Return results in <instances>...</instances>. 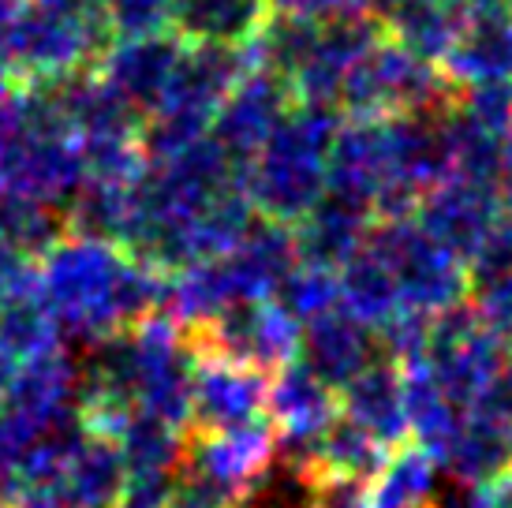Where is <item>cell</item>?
I'll list each match as a JSON object with an SVG mask.
<instances>
[{"mask_svg": "<svg viewBox=\"0 0 512 508\" xmlns=\"http://www.w3.org/2000/svg\"><path fill=\"white\" fill-rule=\"evenodd\" d=\"M34 273L60 333L83 344L131 329L139 318L161 311L165 273L143 266L120 243L101 236L68 228L34 262Z\"/></svg>", "mask_w": 512, "mask_h": 508, "instance_id": "cell-1", "label": "cell"}, {"mask_svg": "<svg viewBox=\"0 0 512 508\" xmlns=\"http://www.w3.org/2000/svg\"><path fill=\"white\" fill-rule=\"evenodd\" d=\"M337 109L292 101L266 142L243 161V191L258 217L296 225L322 198L329 180V146Z\"/></svg>", "mask_w": 512, "mask_h": 508, "instance_id": "cell-2", "label": "cell"}, {"mask_svg": "<svg viewBox=\"0 0 512 508\" xmlns=\"http://www.w3.org/2000/svg\"><path fill=\"white\" fill-rule=\"evenodd\" d=\"M113 42L98 0H19L4 49L19 83H60L86 71Z\"/></svg>", "mask_w": 512, "mask_h": 508, "instance_id": "cell-3", "label": "cell"}, {"mask_svg": "<svg viewBox=\"0 0 512 508\" xmlns=\"http://www.w3.org/2000/svg\"><path fill=\"white\" fill-rule=\"evenodd\" d=\"M247 68V45H184V57L176 64L165 98L143 120L139 142L146 161H165L187 150L191 142L206 139L217 105Z\"/></svg>", "mask_w": 512, "mask_h": 508, "instance_id": "cell-4", "label": "cell"}, {"mask_svg": "<svg viewBox=\"0 0 512 508\" xmlns=\"http://www.w3.org/2000/svg\"><path fill=\"white\" fill-rule=\"evenodd\" d=\"M453 86L434 60L415 57L397 38H378L348 68L337 94V109L348 116L434 113L453 101Z\"/></svg>", "mask_w": 512, "mask_h": 508, "instance_id": "cell-5", "label": "cell"}, {"mask_svg": "<svg viewBox=\"0 0 512 508\" xmlns=\"http://www.w3.org/2000/svg\"><path fill=\"white\" fill-rule=\"evenodd\" d=\"M367 243L382 254L385 266L393 269L404 311H419L434 318V314L464 303V296H468L464 262L430 240L427 232L415 225V217L374 221Z\"/></svg>", "mask_w": 512, "mask_h": 508, "instance_id": "cell-6", "label": "cell"}, {"mask_svg": "<svg viewBox=\"0 0 512 508\" xmlns=\"http://www.w3.org/2000/svg\"><path fill=\"white\" fill-rule=\"evenodd\" d=\"M128 348L135 408L154 411L161 419L191 430V363H195L191 333L172 322L165 311H154L128 329Z\"/></svg>", "mask_w": 512, "mask_h": 508, "instance_id": "cell-7", "label": "cell"}, {"mask_svg": "<svg viewBox=\"0 0 512 508\" xmlns=\"http://www.w3.org/2000/svg\"><path fill=\"white\" fill-rule=\"evenodd\" d=\"M415 359L423 363L445 400L468 411L483 400L486 385L505 363V344L494 333H486L471 307L456 303L430 318L427 348Z\"/></svg>", "mask_w": 512, "mask_h": 508, "instance_id": "cell-8", "label": "cell"}, {"mask_svg": "<svg viewBox=\"0 0 512 508\" xmlns=\"http://www.w3.org/2000/svg\"><path fill=\"white\" fill-rule=\"evenodd\" d=\"M191 340L195 348L236 359L262 374H273L277 367L299 359V322L281 307L277 296L232 303L210 325L195 329Z\"/></svg>", "mask_w": 512, "mask_h": 508, "instance_id": "cell-9", "label": "cell"}, {"mask_svg": "<svg viewBox=\"0 0 512 508\" xmlns=\"http://www.w3.org/2000/svg\"><path fill=\"white\" fill-rule=\"evenodd\" d=\"M341 415L337 389L314 374L303 359L277 367L266 381V419L277 430V460L307 471L311 445Z\"/></svg>", "mask_w": 512, "mask_h": 508, "instance_id": "cell-10", "label": "cell"}, {"mask_svg": "<svg viewBox=\"0 0 512 508\" xmlns=\"http://www.w3.org/2000/svg\"><path fill=\"white\" fill-rule=\"evenodd\" d=\"M505 206L509 202H505V195H501L498 187L468 180V176H456V172H445L441 180H434L419 195L412 217L415 225L423 228L438 247L456 254L460 262H468L475 243L483 240V232L494 225V217Z\"/></svg>", "mask_w": 512, "mask_h": 508, "instance_id": "cell-11", "label": "cell"}, {"mask_svg": "<svg viewBox=\"0 0 512 508\" xmlns=\"http://www.w3.org/2000/svg\"><path fill=\"white\" fill-rule=\"evenodd\" d=\"M195 344V340H191ZM266 381L255 367L195 348L191 363V430H228L266 415Z\"/></svg>", "mask_w": 512, "mask_h": 508, "instance_id": "cell-12", "label": "cell"}, {"mask_svg": "<svg viewBox=\"0 0 512 508\" xmlns=\"http://www.w3.org/2000/svg\"><path fill=\"white\" fill-rule=\"evenodd\" d=\"M184 45V38H176L172 30L139 34V38H113L94 60L98 79L146 120L157 109V101L165 98L172 75H176V64L184 57Z\"/></svg>", "mask_w": 512, "mask_h": 508, "instance_id": "cell-13", "label": "cell"}, {"mask_svg": "<svg viewBox=\"0 0 512 508\" xmlns=\"http://www.w3.org/2000/svg\"><path fill=\"white\" fill-rule=\"evenodd\" d=\"M382 38V23L367 12L356 15H337L314 27L311 49L299 60V68L292 71V98L311 101V105H329L337 109V94L348 68L356 64L370 45Z\"/></svg>", "mask_w": 512, "mask_h": 508, "instance_id": "cell-14", "label": "cell"}, {"mask_svg": "<svg viewBox=\"0 0 512 508\" xmlns=\"http://www.w3.org/2000/svg\"><path fill=\"white\" fill-rule=\"evenodd\" d=\"M292 101H296L292 98V86H288L281 75H273V71L251 64V68L232 83L225 101L217 105L214 124H210V139H214L228 157H236L243 165V161L266 142V135H270L273 127H277V120L288 113Z\"/></svg>", "mask_w": 512, "mask_h": 508, "instance_id": "cell-15", "label": "cell"}, {"mask_svg": "<svg viewBox=\"0 0 512 508\" xmlns=\"http://www.w3.org/2000/svg\"><path fill=\"white\" fill-rule=\"evenodd\" d=\"M184 464L240 497L251 482L262 479L277 464V430L262 419L228 426V430H191Z\"/></svg>", "mask_w": 512, "mask_h": 508, "instance_id": "cell-16", "label": "cell"}, {"mask_svg": "<svg viewBox=\"0 0 512 508\" xmlns=\"http://www.w3.org/2000/svg\"><path fill=\"white\" fill-rule=\"evenodd\" d=\"M75 389H79V367L64 355V348L34 355L15 370L0 415H8L30 434H49L60 423L75 419Z\"/></svg>", "mask_w": 512, "mask_h": 508, "instance_id": "cell-17", "label": "cell"}, {"mask_svg": "<svg viewBox=\"0 0 512 508\" xmlns=\"http://www.w3.org/2000/svg\"><path fill=\"white\" fill-rule=\"evenodd\" d=\"M453 90L483 83H512V4L464 15L453 45L438 60Z\"/></svg>", "mask_w": 512, "mask_h": 508, "instance_id": "cell-18", "label": "cell"}, {"mask_svg": "<svg viewBox=\"0 0 512 508\" xmlns=\"http://www.w3.org/2000/svg\"><path fill=\"white\" fill-rule=\"evenodd\" d=\"M217 258H221V269H225L228 284H232L236 303L240 299L277 296L288 269L299 262L292 225H281V221H270V217H255V225Z\"/></svg>", "mask_w": 512, "mask_h": 508, "instance_id": "cell-19", "label": "cell"}, {"mask_svg": "<svg viewBox=\"0 0 512 508\" xmlns=\"http://www.w3.org/2000/svg\"><path fill=\"white\" fill-rule=\"evenodd\" d=\"M341 415L359 423L382 445H400L408 438V415H404V370L389 355H374L367 367L352 374L341 389Z\"/></svg>", "mask_w": 512, "mask_h": 508, "instance_id": "cell-20", "label": "cell"}, {"mask_svg": "<svg viewBox=\"0 0 512 508\" xmlns=\"http://www.w3.org/2000/svg\"><path fill=\"white\" fill-rule=\"evenodd\" d=\"M374 355H378L374 333L344 311L341 303L299 325V359L333 389H341L344 381L359 374Z\"/></svg>", "mask_w": 512, "mask_h": 508, "instance_id": "cell-21", "label": "cell"}, {"mask_svg": "<svg viewBox=\"0 0 512 508\" xmlns=\"http://www.w3.org/2000/svg\"><path fill=\"white\" fill-rule=\"evenodd\" d=\"M128 482V464L113 438L79 430L60 467V505L64 508H116Z\"/></svg>", "mask_w": 512, "mask_h": 508, "instance_id": "cell-22", "label": "cell"}, {"mask_svg": "<svg viewBox=\"0 0 512 508\" xmlns=\"http://www.w3.org/2000/svg\"><path fill=\"white\" fill-rule=\"evenodd\" d=\"M370 225H374V217H370L367 206H359V202L326 187L322 198L292 225L296 254L303 262H318V266L337 269L359 243L367 240Z\"/></svg>", "mask_w": 512, "mask_h": 508, "instance_id": "cell-23", "label": "cell"}, {"mask_svg": "<svg viewBox=\"0 0 512 508\" xmlns=\"http://www.w3.org/2000/svg\"><path fill=\"white\" fill-rule=\"evenodd\" d=\"M270 0H169V30L187 45H247Z\"/></svg>", "mask_w": 512, "mask_h": 508, "instance_id": "cell-24", "label": "cell"}, {"mask_svg": "<svg viewBox=\"0 0 512 508\" xmlns=\"http://www.w3.org/2000/svg\"><path fill=\"white\" fill-rule=\"evenodd\" d=\"M337 288H341V307L367 325L370 333L382 329L397 311H404L393 269L385 266V258L367 240L337 266Z\"/></svg>", "mask_w": 512, "mask_h": 508, "instance_id": "cell-25", "label": "cell"}, {"mask_svg": "<svg viewBox=\"0 0 512 508\" xmlns=\"http://www.w3.org/2000/svg\"><path fill=\"white\" fill-rule=\"evenodd\" d=\"M441 467L419 445H393L385 452L382 467L370 475L367 494L370 508H434L438 505Z\"/></svg>", "mask_w": 512, "mask_h": 508, "instance_id": "cell-26", "label": "cell"}, {"mask_svg": "<svg viewBox=\"0 0 512 508\" xmlns=\"http://www.w3.org/2000/svg\"><path fill=\"white\" fill-rule=\"evenodd\" d=\"M60 325L49 314L42 292H38V273L30 269L23 281L0 296V344L23 363L34 355L57 352L60 348Z\"/></svg>", "mask_w": 512, "mask_h": 508, "instance_id": "cell-27", "label": "cell"}, {"mask_svg": "<svg viewBox=\"0 0 512 508\" xmlns=\"http://www.w3.org/2000/svg\"><path fill=\"white\" fill-rule=\"evenodd\" d=\"M512 467L509 434L498 419H490L486 411L468 408L464 423L456 430V441L449 445L441 471H449L460 486H479V482L494 479L501 471Z\"/></svg>", "mask_w": 512, "mask_h": 508, "instance_id": "cell-28", "label": "cell"}, {"mask_svg": "<svg viewBox=\"0 0 512 508\" xmlns=\"http://www.w3.org/2000/svg\"><path fill=\"white\" fill-rule=\"evenodd\" d=\"M116 449L128 464V475H176L184 464L187 430L154 411L135 408L116 434Z\"/></svg>", "mask_w": 512, "mask_h": 508, "instance_id": "cell-29", "label": "cell"}, {"mask_svg": "<svg viewBox=\"0 0 512 508\" xmlns=\"http://www.w3.org/2000/svg\"><path fill=\"white\" fill-rule=\"evenodd\" d=\"M460 23H464V12L456 8V0H397L382 19L389 38H397L415 57L434 60V64L453 45Z\"/></svg>", "mask_w": 512, "mask_h": 508, "instance_id": "cell-30", "label": "cell"}, {"mask_svg": "<svg viewBox=\"0 0 512 508\" xmlns=\"http://www.w3.org/2000/svg\"><path fill=\"white\" fill-rule=\"evenodd\" d=\"M389 445L367 434L359 423L337 415L333 423L314 438L311 467L307 471H326V475H348V479L370 482V475L382 467Z\"/></svg>", "mask_w": 512, "mask_h": 508, "instance_id": "cell-31", "label": "cell"}, {"mask_svg": "<svg viewBox=\"0 0 512 508\" xmlns=\"http://www.w3.org/2000/svg\"><path fill=\"white\" fill-rule=\"evenodd\" d=\"M64 232H68V221H64L60 206H49V202L15 195V191L0 187V236L23 258L38 262Z\"/></svg>", "mask_w": 512, "mask_h": 508, "instance_id": "cell-32", "label": "cell"}, {"mask_svg": "<svg viewBox=\"0 0 512 508\" xmlns=\"http://www.w3.org/2000/svg\"><path fill=\"white\" fill-rule=\"evenodd\" d=\"M277 299L299 325L326 314L329 307L341 303V288H337V269L318 266V262H303L299 258L296 266L288 269V277L277 288Z\"/></svg>", "mask_w": 512, "mask_h": 508, "instance_id": "cell-33", "label": "cell"}, {"mask_svg": "<svg viewBox=\"0 0 512 508\" xmlns=\"http://www.w3.org/2000/svg\"><path fill=\"white\" fill-rule=\"evenodd\" d=\"M236 508H311V471L281 460L243 490Z\"/></svg>", "mask_w": 512, "mask_h": 508, "instance_id": "cell-34", "label": "cell"}, {"mask_svg": "<svg viewBox=\"0 0 512 508\" xmlns=\"http://www.w3.org/2000/svg\"><path fill=\"white\" fill-rule=\"evenodd\" d=\"M464 269H468V288L490 281V277H501V273H512V206H505L494 217V225L486 228L483 240L468 254Z\"/></svg>", "mask_w": 512, "mask_h": 508, "instance_id": "cell-35", "label": "cell"}, {"mask_svg": "<svg viewBox=\"0 0 512 508\" xmlns=\"http://www.w3.org/2000/svg\"><path fill=\"white\" fill-rule=\"evenodd\" d=\"M113 38H139L169 30V0H98Z\"/></svg>", "mask_w": 512, "mask_h": 508, "instance_id": "cell-36", "label": "cell"}, {"mask_svg": "<svg viewBox=\"0 0 512 508\" xmlns=\"http://www.w3.org/2000/svg\"><path fill=\"white\" fill-rule=\"evenodd\" d=\"M468 292H475L471 311L483 322L486 333H494L501 344H512V273L471 284Z\"/></svg>", "mask_w": 512, "mask_h": 508, "instance_id": "cell-37", "label": "cell"}, {"mask_svg": "<svg viewBox=\"0 0 512 508\" xmlns=\"http://www.w3.org/2000/svg\"><path fill=\"white\" fill-rule=\"evenodd\" d=\"M236 501L240 497L232 494V490H225L221 482H214L210 475L195 471V467L180 464L165 508H236Z\"/></svg>", "mask_w": 512, "mask_h": 508, "instance_id": "cell-38", "label": "cell"}, {"mask_svg": "<svg viewBox=\"0 0 512 508\" xmlns=\"http://www.w3.org/2000/svg\"><path fill=\"white\" fill-rule=\"evenodd\" d=\"M311 508H370L367 482L311 471Z\"/></svg>", "mask_w": 512, "mask_h": 508, "instance_id": "cell-39", "label": "cell"}, {"mask_svg": "<svg viewBox=\"0 0 512 508\" xmlns=\"http://www.w3.org/2000/svg\"><path fill=\"white\" fill-rule=\"evenodd\" d=\"M270 12L292 15V19H311V23H326L337 15L367 12L363 0H270Z\"/></svg>", "mask_w": 512, "mask_h": 508, "instance_id": "cell-40", "label": "cell"}, {"mask_svg": "<svg viewBox=\"0 0 512 508\" xmlns=\"http://www.w3.org/2000/svg\"><path fill=\"white\" fill-rule=\"evenodd\" d=\"M30 269H34V262H30V258H23V254L12 247V243L0 236V296H4L8 288H15V284L23 281Z\"/></svg>", "mask_w": 512, "mask_h": 508, "instance_id": "cell-41", "label": "cell"}, {"mask_svg": "<svg viewBox=\"0 0 512 508\" xmlns=\"http://www.w3.org/2000/svg\"><path fill=\"white\" fill-rule=\"evenodd\" d=\"M15 370H19V359L0 344V404H4V396H8V385H12Z\"/></svg>", "mask_w": 512, "mask_h": 508, "instance_id": "cell-42", "label": "cell"}, {"mask_svg": "<svg viewBox=\"0 0 512 508\" xmlns=\"http://www.w3.org/2000/svg\"><path fill=\"white\" fill-rule=\"evenodd\" d=\"M12 86L15 83L0 86V142H4V135H8V124H12Z\"/></svg>", "mask_w": 512, "mask_h": 508, "instance_id": "cell-43", "label": "cell"}, {"mask_svg": "<svg viewBox=\"0 0 512 508\" xmlns=\"http://www.w3.org/2000/svg\"><path fill=\"white\" fill-rule=\"evenodd\" d=\"M12 60H8V49H4V34H0V86L12 83Z\"/></svg>", "mask_w": 512, "mask_h": 508, "instance_id": "cell-44", "label": "cell"}, {"mask_svg": "<svg viewBox=\"0 0 512 508\" xmlns=\"http://www.w3.org/2000/svg\"><path fill=\"white\" fill-rule=\"evenodd\" d=\"M116 508H128V505H116Z\"/></svg>", "mask_w": 512, "mask_h": 508, "instance_id": "cell-45", "label": "cell"}, {"mask_svg": "<svg viewBox=\"0 0 512 508\" xmlns=\"http://www.w3.org/2000/svg\"><path fill=\"white\" fill-rule=\"evenodd\" d=\"M509 4H512V0H509Z\"/></svg>", "mask_w": 512, "mask_h": 508, "instance_id": "cell-46", "label": "cell"}]
</instances>
